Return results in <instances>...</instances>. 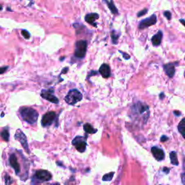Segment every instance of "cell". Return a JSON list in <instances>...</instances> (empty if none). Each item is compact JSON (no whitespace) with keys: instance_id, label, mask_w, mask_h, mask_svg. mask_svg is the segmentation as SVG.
<instances>
[{"instance_id":"cell-15","label":"cell","mask_w":185,"mask_h":185,"mask_svg":"<svg viewBox=\"0 0 185 185\" xmlns=\"http://www.w3.org/2000/svg\"><path fill=\"white\" fill-rule=\"evenodd\" d=\"M99 73L104 78H108L111 76V69L110 67L106 64H103L99 69Z\"/></svg>"},{"instance_id":"cell-2","label":"cell","mask_w":185,"mask_h":185,"mask_svg":"<svg viewBox=\"0 0 185 185\" xmlns=\"http://www.w3.org/2000/svg\"><path fill=\"white\" fill-rule=\"evenodd\" d=\"M20 113L23 120L30 124H33L37 122L38 113L35 109L29 107H23L20 109Z\"/></svg>"},{"instance_id":"cell-34","label":"cell","mask_w":185,"mask_h":185,"mask_svg":"<svg viewBox=\"0 0 185 185\" xmlns=\"http://www.w3.org/2000/svg\"><path fill=\"white\" fill-rule=\"evenodd\" d=\"M164 97H165V95H164V93H161V94L159 95V98H160V99H161V100H163V99H164Z\"/></svg>"},{"instance_id":"cell-10","label":"cell","mask_w":185,"mask_h":185,"mask_svg":"<svg viewBox=\"0 0 185 185\" xmlns=\"http://www.w3.org/2000/svg\"><path fill=\"white\" fill-rule=\"evenodd\" d=\"M35 178L39 180V181L41 182L50 181L52 178V176L50 172L46 170H38L35 172Z\"/></svg>"},{"instance_id":"cell-19","label":"cell","mask_w":185,"mask_h":185,"mask_svg":"<svg viewBox=\"0 0 185 185\" xmlns=\"http://www.w3.org/2000/svg\"><path fill=\"white\" fill-rule=\"evenodd\" d=\"M106 2L107 5H108V8L111 10V12H112L113 14H114V15H118V13H119V12H118V10L116 7V6L114 5V4H113V0H108V1H106Z\"/></svg>"},{"instance_id":"cell-38","label":"cell","mask_w":185,"mask_h":185,"mask_svg":"<svg viewBox=\"0 0 185 185\" xmlns=\"http://www.w3.org/2000/svg\"><path fill=\"white\" fill-rule=\"evenodd\" d=\"M30 1H32V0H30Z\"/></svg>"},{"instance_id":"cell-17","label":"cell","mask_w":185,"mask_h":185,"mask_svg":"<svg viewBox=\"0 0 185 185\" xmlns=\"http://www.w3.org/2000/svg\"><path fill=\"white\" fill-rule=\"evenodd\" d=\"M178 131L179 132V133L182 135L183 138L185 139V118H183L181 121H180L179 124H178Z\"/></svg>"},{"instance_id":"cell-28","label":"cell","mask_w":185,"mask_h":185,"mask_svg":"<svg viewBox=\"0 0 185 185\" xmlns=\"http://www.w3.org/2000/svg\"><path fill=\"white\" fill-rule=\"evenodd\" d=\"M169 139V137H167L166 135H162L161 138V142H165V141H167Z\"/></svg>"},{"instance_id":"cell-20","label":"cell","mask_w":185,"mask_h":185,"mask_svg":"<svg viewBox=\"0 0 185 185\" xmlns=\"http://www.w3.org/2000/svg\"><path fill=\"white\" fill-rule=\"evenodd\" d=\"M170 160L171 163L174 166H178L179 161L178 158H177V154L176 151H172L170 153Z\"/></svg>"},{"instance_id":"cell-16","label":"cell","mask_w":185,"mask_h":185,"mask_svg":"<svg viewBox=\"0 0 185 185\" xmlns=\"http://www.w3.org/2000/svg\"><path fill=\"white\" fill-rule=\"evenodd\" d=\"M163 38V32L161 30H158L156 34H155L151 38L152 43L154 46H158L161 43Z\"/></svg>"},{"instance_id":"cell-31","label":"cell","mask_w":185,"mask_h":185,"mask_svg":"<svg viewBox=\"0 0 185 185\" xmlns=\"http://www.w3.org/2000/svg\"><path fill=\"white\" fill-rule=\"evenodd\" d=\"M181 182H182V184H185V173L181 174Z\"/></svg>"},{"instance_id":"cell-1","label":"cell","mask_w":185,"mask_h":185,"mask_svg":"<svg viewBox=\"0 0 185 185\" xmlns=\"http://www.w3.org/2000/svg\"><path fill=\"white\" fill-rule=\"evenodd\" d=\"M131 113L132 116H133L132 117L133 119H138L139 116L145 123L149 117V107L146 103L139 101L132 106Z\"/></svg>"},{"instance_id":"cell-14","label":"cell","mask_w":185,"mask_h":185,"mask_svg":"<svg viewBox=\"0 0 185 185\" xmlns=\"http://www.w3.org/2000/svg\"><path fill=\"white\" fill-rule=\"evenodd\" d=\"M99 15L97 13H90L88 15H85V21L88 23H89L91 26H93L94 27L97 26V24L96 23V21L97 19H99Z\"/></svg>"},{"instance_id":"cell-29","label":"cell","mask_w":185,"mask_h":185,"mask_svg":"<svg viewBox=\"0 0 185 185\" xmlns=\"http://www.w3.org/2000/svg\"><path fill=\"white\" fill-rule=\"evenodd\" d=\"M121 52L122 54V55H123V57L124 59H125V60H129V59L130 58V56L129 55V54H125V53L124 52Z\"/></svg>"},{"instance_id":"cell-27","label":"cell","mask_w":185,"mask_h":185,"mask_svg":"<svg viewBox=\"0 0 185 185\" xmlns=\"http://www.w3.org/2000/svg\"><path fill=\"white\" fill-rule=\"evenodd\" d=\"M147 11H148V10H147V9L145 8V9H143V10L140 11V12L138 13V15H137V16H138V17L143 16V15H145V14H147Z\"/></svg>"},{"instance_id":"cell-13","label":"cell","mask_w":185,"mask_h":185,"mask_svg":"<svg viewBox=\"0 0 185 185\" xmlns=\"http://www.w3.org/2000/svg\"><path fill=\"white\" fill-rule=\"evenodd\" d=\"M9 162H10V166L13 168V169L15 170V174H18L21 172V166H20L19 163L18 162V159H17V157L14 153L10 155V158H9Z\"/></svg>"},{"instance_id":"cell-32","label":"cell","mask_w":185,"mask_h":185,"mask_svg":"<svg viewBox=\"0 0 185 185\" xmlns=\"http://www.w3.org/2000/svg\"><path fill=\"white\" fill-rule=\"evenodd\" d=\"M163 172H165L166 174H168L169 173V172H170V169L167 167H164V169H163Z\"/></svg>"},{"instance_id":"cell-24","label":"cell","mask_w":185,"mask_h":185,"mask_svg":"<svg viewBox=\"0 0 185 185\" xmlns=\"http://www.w3.org/2000/svg\"><path fill=\"white\" fill-rule=\"evenodd\" d=\"M21 33H22V35H23V36L24 37V38H26V39H29V38H30V33H29L28 30H22Z\"/></svg>"},{"instance_id":"cell-37","label":"cell","mask_w":185,"mask_h":185,"mask_svg":"<svg viewBox=\"0 0 185 185\" xmlns=\"http://www.w3.org/2000/svg\"><path fill=\"white\" fill-rule=\"evenodd\" d=\"M104 1H108V0H104Z\"/></svg>"},{"instance_id":"cell-8","label":"cell","mask_w":185,"mask_h":185,"mask_svg":"<svg viewBox=\"0 0 185 185\" xmlns=\"http://www.w3.org/2000/svg\"><path fill=\"white\" fill-rule=\"evenodd\" d=\"M157 23V16L153 14L151 16L149 17V18H145V19L142 20V21H140V23H139V26H138V28L140 30H142V29L147 28L150 27V26H153L155 23Z\"/></svg>"},{"instance_id":"cell-3","label":"cell","mask_w":185,"mask_h":185,"mask_svg":"<svg viewBox=\"0 0 185 185\" xmlns=\"http://www.w3.org/2000/svg\"><path fill=\"white\" fill-rule=\"evenodd\" d=\"M82 99V94L78 90L72 89L65 98V101L69 105H74Z\"/></svg>"},{"instance_id":"cell-35","label":"cell","mask_w":185,"mask_h":185,"mask_svg":"<svg viewBox=\"0 0 185 185\" xmlns=\"http://www.w3.org/2000/svg\"><path fill=\"white\" fill-rule=\"evenodd\" d=\"M179 22L185 27V20H184V19H180V20H179Z\"/></svg>"},{"instance_id":"cell-23","label":"cell","mask_w":185,"mask_h":185,"mask_svg":"<svg viewBox=\"0 0 185 185\" xmlns=\"http://www.w3.org/2000/svg\"><path fill=\"white\" fill-rule=\"evenodd\" d=\"M113 175H114V172H111V173L106 174V175H104L102 178V180L104 181H109L112 179Z\"/></svg>"},{"instance_id":"cell-9","label":"cell","mask_w":185,"mask_h":185,"mask_svg":"<svg viewBox=\"0 0 185 185\" xmlns=\"http://www.w3.org/2000/svg\"><path fill=\"white\" fill-rule=\"evenodd\" d=\"M54 90H42L41 93V96L43 99L49 101L51 103H58L59 99L54 95Z\"/></svg>"},{"instance_id":"cell-12","label":"cell","mask_w":185,"mask_h":185,"mask_svg":"<svg viewBox=\"0 0 185 185\" xmlns=\"http://www.w3.org/2000/svg\"><path fill=\"white\" fill-rule=\"evenodd\" d=\"M151 153L155 160H157L158 161H161L164 159L165 153L163 149L160 148L157 146H153L151 147Z\"/></svg>"},{"instance_id":"cell-4","label":"cell","mask_w":185,"mask_h":185,"mask_svg":"<svg viewBox=\"0 0 185 185\" xmlns=\"http://www.w3.org/2000/svg\"><path fill=\"white\" fill-rule=\"evenodd\" d=\"M88 48V43L85 40H80L75 43L74 56L78 59H83L85 57Z\"/></svg>"},{"instance_id":"cell-7","label":"cell","mask_w":185,"mask_h":185,"mask_svg":"<svg viewBox=\"0 0 185 185\" xmlns=\"http://www.w3.org/2000/svg\"><path fill=\"white\" fill-rule=\"evenodd\" d=\"M57 117V114L54 111H49L43 114L41 119V124L43 127H49L52 125Z\"/></svg>"},{"instance_id":"cell-22","label":"cell","mask_w":185,"mask_h":185,"mask_svg":"<svg viewBox=\"0 0 185 185\" xmlns=\"http://www.w3.org/2000/svg\"><path fill=\"white\" fill-rule=\"evenodd\" d=\"M1 138H2V139L4 140V141L9 140V138H10V133H9V131L7 130V129H5V130H4L2 132H1Z\"/></svg>"},{"instance_id":"cell-6","label":"cell","mask_w":185,"mask_h":185,"mask_svg":"<svg viewBox=\"0 0 185 185\" xmlns=\"http://www.w3.org/2000/svg\"><path fill=\"white\" fill-rule=\"evenodd\" d=\"M15 138L17 140H18L21 142L22 146L23 147V148L26 150V151L28 153H30V150H29L27 138H26V135H25L21 130H17L16 133H15Z\"/></svg>"},{"instance_id":"cell-18","label":"cell","mask_w":185,"mask_h":185,"mask_svg":"<svg viewBox=\"0 0 185 185\" xmlns=\"http://www.w3.org/2000/svg\"><path fill=\"white\" fill-rule=\"evenodd\" d=\"M84 131L88 134H94L97 132V130L94 129L93 127V126L89 123H86L84 124L83 126Z\"/></svg>"},{"instance_id":"cell-33","label":"cell","mask_w":185,"mask_h":185,"mask_svg":"<svg viewBox=\"0 0 185 185\" xmlns=\"http://www.w3.org/2000/svg\"><path fill=\"white\" fill-rule=\"evenodd\" d=\"M174 114L175 116H180L181 115V113L179 111H174Z\"/></svg>"},{"instance_id":"cell-26","label":"cell","mask_w":185,"mask_h":185,"mask_svg":"<svg viewBox=\"0 0 185 185\" xmlns=\"http://www.w3.org/2000/svg\"><path fill=\"white\" fill-rule=\"evenodd\" d=\"M12 179L11 178L10 176L6 174V175H5V184H10L11 183L13 182Z\"/></svg>"},{"instance_id":"cell-25","label":"cell","mask_w":185,"mask_h":185,"mask_svg":"<svg viewBox=\"0 0 185 185\" xmlns=\"http://www.w3.org/2000/svg\"><path fill=\"white\" fill-rule=\"evenodd\" d=\"M164 15L166 17V19H167L168 21H170V20L172 19V12H171L170 11H168V10L164 11Z\"/></svg>"},{"instance_id":"cell-5","label":"cell","mask_w":185,"mask_h":185,"mask_svg":"<svg viewBox=\"0 0 185 185\" xmlns=\"http://www.w3.org/2000/svg\"><path fill=\"white\" fill-rule=\"evenodd\" d=\"M72 145L75 147L77 151L80 152V153L85 152L87 147V142L85 141V138L81 136L75 137L72 140Z\"/></svg>"},{"instance_id":"cell-30","label":"cell","mask_w":185,"mask_h":185,"mask_svg":"<svg viewBox=\"0 0 185 185\" xmlns=\"http://www.w3.org/2000/svg\"><path fill=\"white\" fill-rule=\"evenodd\" d=\"M8 68V67H1V69H0V73H1V74H2L3 73H4V72H5L6 70H7V69Z\"/></svg>"},{"instance_id":"cell-21","label":"cell","mask_w":185,"mask_h":185,"mask_svg":"<svg viewBox=\"0 0 185 185\" xmlns=\"http://www.w3.org/2000/svg\"><path fill=\"white\" fill-rule=\"evenodd\" d=\"M111 40H112V43L113 44H117L118 43V39H119V34L116 33V31H112L111 32Z\"/></svg>"},{"instance_id":"cell-11","label":"cell","mask_w":185,"mask_h":185,"mask_svg":"<svg viewBox=\"0 0 185 185\" xmlns=\"http://www.w3.org/2000/svg\"><path fill=\"white\" fill-rule=\"evenodd\" d=\"M179 65V62H171V63H168L166 64V65H164V69L166 74H167L168 77H173L174 75L175 74L176 69L175 67L176 66Z\"/></svg>"},{"instance_id":"cell-36","label":"cell","mask_w":185,"mask_h":185,"mask_svg":"<svg viewBox=\"0 0 185 185\" xmlns=\"http://www.w3.org/2000/svg\"><path fill=\"white\" fill-rule=\"evenodd\" d=\"M67 71H68V67H66V68H65V69H63L62 73H66Z\"/></svg>"}]
</instances>
